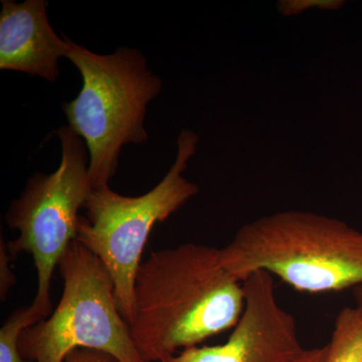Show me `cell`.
Listing matches in <instances>:
<instances>
[{
	"label": "cell",
	"mask_w": 362,
	"mask_h": 362,
	"mask_svg": "<svg viewBox=\"0 0 362 362\" xmlns=\"http://www.w3.org/2000/svg\"><path fill=\"white\" fill-rule=\"evenodd\" d=\"M42 320L33 305L16 309L0 329V362H33L21 356L20 337L26 328Z\"/></svg>",
	"instance_id": "cell-10"
},
{
	"label": "cell",
	"mask_w": 362,
	"mask_h": 362,
	"mask_svg": "<svg viewBox=\"0 0 362 362\" xmlns=\"http://www.w3.org/2000/svg\"><path fill=\"white\" fill-rule=\"evenodd\" d=\"M62 160L51 175L37 173L6 214L7 226L18 237L7 243L11 258L32 255L37 270L33 305L42 319L52 313V276L71 243L77 240L78 211L92 194L90 156L86 143L69 126L57 130Z\"/></svg>",
	"instance_id": "cell-6"
},
{
	"label": "cell",
	"mask_w": 362,
	"mask_h": 362,
	"mask_svg": "<svg viewBox=\"0 0 362 362\" xmlns=\"http://www.w3.org/2000/svg\"><path fill=\"white\" fill-rule=\"evenodd\" d=\"M245 307L223 344L194 346L161 362H295L305 350L296 320L279 303L273 276L255 272L244 281Z\"/></svg>",
	"instance_id": "cell-7"
},
{
	"label": "cell",
	"mask_w": 362,
	"mask_h": 362,
	"mask_svg": "<svg viewBox=\"0 0 362 362\" xmlns=\"http://www.w3.org/2000/svg\"><path fill=\"white\" fill-rule=\"evenodd\" d=\"M197 143L194 132L181 131L175 163L156 187L140 197H124L110 187L93 189L84 206L87 216L78 218L77 240L106 267L115 286L119 310L129 326L136 276L152 228L199 192V187L183 176Z\"/></svg>",
	"instance_id": "cell-4"
},
{
	"label": "cell",
	"mask_w": 362,
	"mask_h": 362,
	"mask_svg": "<svg viewBox=\"0 0 362 362\" xmlns=\"http://www.w3.org/2000/svg\"><path fill=\"white\" fill-rule=\"evenodd\" d=\"M70 59L81 73L82 89L63 104L69 127L82 138L90 156L93 189L109 187L124 145L148 140L144 128L147 106L158 96L160 78L147 66L141 52L120 47L98 54L66 37Z\"/></svg>",
	"instance_id": "cell-3"
},
{
	"label": "cell",
	"mask_w": 362,
	"mask_h": 362,
	"mask_svg": "<svg viewBox=\"0 0 362 362\" xmlns=\"http://www.w3.org/2000/svg\"><path fill=\"white\" fill-rule=\"evenodd\" d=\"M65 362H117L105 352L90 349H77L66 357Z\"/></svg>",
	"instance_id": "cell-12"
},
{
	"label": "cell",
	"mask_w": 362,
	"mask_h": 362,
	"mask_svg": "<svg viewBox=\"0 0 362 362\" xmlns=\"http://www.w3.org/2000/svg\"><path fill=\"white\" fill-rule=\"evenodd\" d=\"M1 4L0 70L23 71L56 82L61 74L59 59L66 57L68 42L49 25L47 1L1 0Z\"/></svg>",
	"instance_id": "cell-8"
},
{
	"label": "cell",
	"mask_w": 362,
	"mask_h": 362,
	"mask_svg": "<svg viewBox=\"0 0 362 362\" xmlns=\"http://www.w3.org/2000/svg\"><path fill=\"white\" fill-rule=\"evenodd\" d=\"M221 258L242 282L264 271L300 292L362 285V233L337 218L306 211H281L243 226L221 249Z\"/></svg>",
	"instance_id": "cell-2"
},
{
	"label": "cell",
	"mask_w": 362,
	"mask_h": 362,
	"mask_svg": "<svg viewBox=\"0 0 362 362\" xmlns=\"http://www.w3.org/2000/svg\"><path fill=\"white\" fill-rule=\"evenodd\" d=\"M324 356H325V346L306 349L295 362H322Z\"/></svg>",
	"instance_id": "cell-13"
},
{
	"label": "cell",
	"mask_w": 362,
	"mask_h": 362,
	"mask_svg": "<svg viewBox=\"0 0 362 362\" xmlns=\"http://www.w3.org/2000/svg\"><path fill=\"white\" fill-rule=\"evenodd\" d=\"M244 307V284L223 266L221 249L188 243L140 266L131 334L145 361L161 362L233 328Z\"/></svg>",
	"instance_id": "cell-1"
},
{
	"label": "cell",
	"mask_w": 362,
	"mask_h": 362,
	"mask_svg": "<svg viewBox=\"0 0 362 362\" xmlns=\"http://www.w3.org/2000/svg\"><path fill=\"white\" fill-rule=\"evenodd\" d=\"M11 254L7 249V244L4 243V239L0 240V297L1 301L6 300L9 290L13 287L16 283V276L9 266V262L11 261Z\"/></svg>",
	"instance_id": "cell-11"
},
{
	"label": "cell",
	"mask_w": 362,
	"mask_h": 362,
	"mask_svg": "<svg viewBox=\"0 0 362 362\" xmlns=\"http://www.w3.org/2000/svg\"><path fill=\"white\" fill-rule=\"evenodd\" d=\"M322 362H362V310L358 307L338 312Z\"/></svg>",
	"instance_id": "cell-9"
},
{
	"label": "cell",
	"mask_w": 362,
	"mask_h": 362,
	"mask_svg": "<svg viewBox=\"0 0 362 362\" xmlns=\"http://www.w3.org/2000/svg\"><path fill=\"white\" fill-rule=\"evenodd\" d=\"M58 269L63 295L49 316L21 333V356L33 362H65L75 350L90 349L118 362H146L119 310L115 286L100 259L75 240Z\"/></svg>",
	"instance_id": "cell-5"
},
{
	"label": "cell",
	"mask_w": 362,
	"mask_h": 362,
	"mask_svg": "<svg viewBox=\"0 0 362 362\" xmlns=\"http://www.w3.org/2000/svg\"><path fill=\"white\" fill-rule=\"evenodd\" d=\"M352 294H354V300H356V307L362 310V285L354 288Z\"/></svg>",
	"instance_id": "cell-14"
},
{
	"label": "cell",
	"mask_w": 362,
	"mask_h": 362,
	"mask_svg": "<svg viewBox=\"0 0 362 362\" xmlns=\"http://www.w3.org/2000/svg\"><path fill=\"white\" fill-rule=\"evenodd\" d=\"M117 362H118V361H117Z\"/></svg>",
	"instance_id": "cell-15"
}]
</instances>
